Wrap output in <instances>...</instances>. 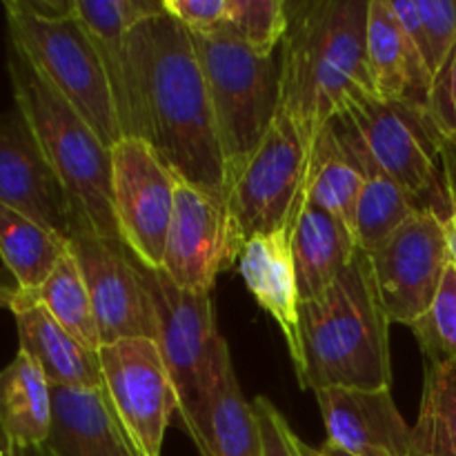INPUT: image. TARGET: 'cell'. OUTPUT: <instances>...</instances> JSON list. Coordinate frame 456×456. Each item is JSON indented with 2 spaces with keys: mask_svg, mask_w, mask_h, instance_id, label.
Returning a JSON list of instances; mask_svg holds the SVG:
<instances>
[{
  "mask_svg": "<svg viewBox=\"0 0 456 456\" xmlns=\"http://www.w3.org/2000/svg\"><path fill=\"white\" fill-rule=\"evenodd\" d=\"M303 456H316V452H314V450L310 448V445L303 444Z\"/></svg>",
  "mask_w": 456,
  "mask_h": 456,
  "instance_id": "41",
  "label": "cell"
},
{
  "mask_svg": "<svg viewBox=\"0 0 456 456\" xmlns=\"http://www.w3.org/2000/svg\"><path fill=\"white\" fill-rule=\"evenodd\" d=\"M0 456H36L34 450H25L20 445L12 444V441H4L0 436Z\"/></svg>",
  "mask_w": 456,
  "mask_h": 456,
  "instance_id": "39",
  "label": "cell"
},
{
  "mask_svg": "<svg viewBox=\"0 0 456 456\" xmlns=\"http://www.w3.org/2000/svg\"><path fill=\"white\" fill-rule=\"evenodd\" d=\"M330 444L354 456H410L412 428L396 410L390 387L316 390Z\"/></svg>",
  "mask_w": 456,
  "mask_h": 456,
  "instance_id": "16",
  "label": "cell"
},
{
  "mask_svg": "<svg viewBox=\"0 0 456 456\" xmlns=\"http://www.w3.org/2000/svg\"><path fill=\"white\" fill-rule=\"evenodd\" d=\"M337 129V127H334ZM341 136V134H338ZM343 138V136H341ZM346 142V138H343ZM347 145V142H346ZM363 169V187H361L359 200L354 209V239L361 252L370 254L381 248L399 227H403L410 218L421 209L412 203L408 194L383 174L377 165L370 163L363 154L347 145Z\"/></svg>",
  "mask_w": 456,
  "mask_h": 456,
  "instance_id": "26",
  "label": "cell"
},
{
  "mask_svg": "<svg viewBox=\"0 0 456 456\" xmlns=\"http://www.w3.org/2000/svg\"><path fill=\"white\" fill-rule=\"evenodd\" d=\"M142 276L156 312V346L176 392V412L185 421L199 403L227 343L218 332L212 292L178 288L165 272L142 267Z\"/></svg>",
  "mask_w": 456,
  "mask_h": 456,
  "instance_id": "9",
  "label": "cell"
},
{
  "mask_svg": "<svg viewBox=\"0 0 456 456\" xmlns=\"http://www.w3.org/2000/svg\"><path fill=\"white\" fill-rule=\"evenodd\" d=\"M330 123L347 145L392 178L419 209H430L444 221L454 208L445 190L439 160V134L426 111L405 102L356 96Z\"/></svg>",
  "mask_w": 456,
  "mask_h": 456,
  "instance_id": "6",
  "label": "cell"
},
{
  "mask_svg": "<svg viewBox=\"0 0 456 456\" xmlns=\"http://www.w3.org/2000/svg\"><path fill=\"white\" fill-rule=\"evenodd\" d=\"M123 136L145 141L181 181L225 200L227 174L191 34L165 9L134 27L114 85Z\"/></svg>",
  "mask_w": 456,
  "mask_h": 456,
  "instance_id": "1",
  "label": "cell"
},
{
  "mask_svg": "<svg viewBox=\"0 0 456 456\" xmlns=\"http://www.w3.org/2000/svg\"><path fill=\"white\" fill-rule=\"evenodd\" d=\"M69 12L101 52L110 71L111 85L120 76L125 43L129 31L147 18L163 12V3L154 0H71Z\"/></svg>",
  "mask_w": 456,
  "mask_h": 456,
  "instance_id": "27",
  "label": "cell"
},
{
  "mask_svg": "<svg viewBox=\"0 0 456 456\" xmlns=\"http://www.w3.org/2000/svg\"><path fill=\"white\" fill-rule=\"evenodd\" d=\"M310 154L312 142L279 110L256 151L227 178L225 203L239 256L254 236L294 230L305 203Z\"/></svg>",
  "mask_w": 456,
  "mask_h": 456,
  "instance_id": "8",
  "label": "cell"
},
{
  "mask_svg": "<svg viewBox=\"0 0 456 456\" xmlns=\"http://www.w3.org/2000/svg\"><path fill=\"white\" fill-rule=\"evenodd\" d=\"M445 234H448V248H450V256H452V263L456 265V208L452 212V216L445 221Z\"/></svg>",
  "mask_w": 456,
  "mask_h": 456,
  "instance_id": "38",
  "label": "cell"
},
{
  "mask_svg": "<svg viewBox=\"0 0 456 456\" xmlns=\"http://www.w3.org/2000/svg\"><path fill=\"white\" fill-rule=\"evenodd\" d=\"M227 178L256 151L281 102V71L274 56H261L230 36H194Z\"/></svg>",
  "mask_w": 456,
  "mask_h": 456,
  "instance_id": "7",
  "label": "cell"
},
{
  "mask_svg": "<svg viewBox=\"0 0 456 456\" xmlns=\"http://www.w3.org/2000/svg\"><path fill=\"white\" fill-rule=\"evenodd\" d=\"M239 272L258 305L276 321L294 368L301 361V297L292 256V232L254 236L239 256Z\"/></svg>",
  "mask_w": 456,
  "mask_h": 456,
  "instance_id": "19",
  "label": "cell"
},
{
  "mask_svg": "<svg viewBox=\"0 0 456 456\" xmlns=\"http://www.w3.org/2000/svg\"><path fill=\"white\" fill-rule=\"evenodd\" d=\"M34 454H36V456H38V452H36V450H34Z\"/></svg>",
  "mask_w": 456,
  "mask_h": 456,
  "instance_id": "42",
  "label": "cell"
},
{
  "mask_svg": "<svg viewBox=\"0 0 456 456\" xmlns=\"http://www.w3.org/2000/svg\"><path fill=\"white\" fill-rule=\"evenodd\" d=\"M0 203L69 240L74 209L16 107L0 114Z\"/></svg>",
  "mask_w": 456,
  "mask_h": 456,
  "instance_id": "15",
  "label": "cell"
},
{
  "mask_svg": "<svg viewBox=\"0 0 456 456\" xmlns=\"http://www.w3.org/2000/svg\"><path fill=\"white\" fill-rule=\"evenodd\" d=\"M52 430V386L27 352L18 350L0 370V436L25 450H40Z\"/></svg>",
  "mask_w": 456,
  "mask_h": 456,
  "instance_id": "23",
  "label": "cell"
},
{
  "mask_svg": "<svg viewBox=\"0 0 456 456\" xmlns=\"http://www.w3.org/2000/svg\"><path fill=\"white\" fill-rule=\"evenodd\" d=\"M363 169L332 123L316 136L307 169L305 200L328 209L354 232V209L363 187Z\"/></svg>",
  "mask_w": 456,
  "mask_h": 456,
  "instance_id": "24",
  "label": "cell"
},
{
  "mask_svg": "<svg viewBox=\"0 0 456 456\" xmlns=\"http://www.w3.org/2000/svg\"><path fill=\"white\" fill-rule=\"evenodd\" d=\"M165 13L194 36H223L230 0H163Z\"/></svg>",
  "mask_w": 456,
  "mask_h": 456,
  "instance_id": "34",
  "label": "cell"
},
{
  "mask_svg": "<svg viewBox=\"0 0 456 456\" xmlns=\"http://www.w3.org/2000/svg\"><path fill=\"white\" fill-rule=\"evenodd\" d=\"M450 261L445 221L430 209L414 214L370 254L374 283L390 323L410 328L426 314Z\"/></svg>",
  "mask_w": 456,
  "mask_h": 456,
  "instance_id": "13",
  "label": "cell"
},
{
  "mask_svg": "<svg viewBox=\"0 0 456 456\" xmlns=\"http://www.w3.org/2000/svg\"><path fill=\"white\" fill-rule=\"evenodd\" d=\"M69 249V240L0 203V258L22 292H36Z\"/></svg>",
  "mask_w": 456,
  "mask_h": 456,
  "instance_id": "25",
  "label": "cell"
},
{
  "mask_svg": "<svg viewBox=\"0 0 456 456\" xmlns=\"http://www.w3.org/2000/svg\"><path fill=\"white\" fill-rule=\"evenodd\" d=\"M439 160L450 203L456 208V134L439 136Z\"/></svg>",
  "mask_w": 456,
  "mask_h": 456,
  "instance_id": "36",
  "label": "cell"
},
{
  "mask_svg": "<svg viewBox=\"0 0 456 456\" xmlns=\"http://www.w3.org/2000/svg\"><path fill=\"white\" fill-rule=\"evenodd\" d=\"M183 426L203 456H263L254 405L236 381L230 347Z\"/></svg>",
  "mask_w": 456,
  "mask_h": 456,
  "instance_id": "17",
  "label": "cell"
},
{
  "mask_svg": "<svg viewBox=\"0 0 456 456\" xmlns=\"http://www.w3.org/2000/svg\"><path fill=\"white\" fill-rule=\"evenodd\" d=\"M69 252L80 267L102 346L123 338L156 341V312L142 265L123 243L98 236L92 227L74 221Z\"/></svg>",
  "mask_w": 456,
  "mask_h": 456,
  "instance_id": "12",
  "label": "cell"
},
{
  "mask_svg": "<svg viewBox=\"0 0 456 456\" xmlns=\"http://www.w3.org/2000/svg\"><path fill=\"white\" fill-rule=\"evenodd\" d=\"M236 261L225 200L178 178L165 243V274L183 289L212 292L218 274Z\"/></svg>",
  "mask_w": 456,
  "mask_h": 456,
  "instance_id": "14",
  "label": "cell"
},
{
  "mask_svg": "<svg viewBox=\"0 0 456 456\" xmlns=\"http://www.w3.org/2000/svg\"><path fill=\"white\" fill-rule=\"evenodd\" d=\"M20 350L43 370L52 387H102L98 352L71 337L31 292L18 289L12 305Z\"/></svg>",
  "mask_w": 456,
  "mask_h": 456,
  "instance_id": "20",
  "label": "cell"
},
{
  "mask_svg": "<svg viewBox=\"0 0 456 456\" xmlns=\"http://www.w3.org/2000/svg\"><path fill=\"white\" fill-rule=\"evenodd\" d=\"M102 390L132 456H160L176 392L156 341L123 338L98 350Z\"/></svg>",
  "mask_w": 456,
  "mask_h": 456,
  "instance_id": "10",
  "label": "cell"
},
{
  "mask_svg": "<svg viewBox=\"0 0 456 456\" xmlns=\"http://www.w3.org/2000/svg\"><path fill=\"white\" fill-rule=\"evenodd\" d=\"M16 294H18V285H9L7 281L0 279V307H4V310H12Z\"/></svg>",
  "mask_w": 456,
  "mask_h": 456,
  "instance_id": "37",
  "label": "cell"
},
{
  "mask_svg": "<svg viewBox=\"0 0 456 456\" xmlns=\"http://www.w3.org/2000/svg\"><path fill=\"white\" fill-rule=\"evenodd\" d=\"M417 9L430 49V71L435 76L456 45V0H417Z\"/></svg>",
  "mask_w": 456,
  "mask_h": 456,
  "instance_id": "32",
  "label": "cell"
},
{
  "mask_svg": "<svg viewBox=\"0 0 456 456\" xmlns=\"http://www.w3.org/2000/svg\"><path fill=\"white\" fill-rule=\"evenodd\" d=\"M178 176L145 141L123 136L111 147V191L120 243L145 270L163 272Z\"/></svg>",
  "mask_w": 456,
  "mask_h": 456,
  "instance_id": "11",
  "label": "cell"
},
{
  "mask_svg": "<svg viewBox=\"0 0 456 456\" xmlns=\"http://www.w3.org/2000/svg\"><path fill=\"white\" fill-rule=\"evenodd\" d=\"M252 405L261 430L263 456H303V441L294 435L281 410L267 396H256Z\"/></svg>",
  "mask_w": 456,
  "mask_h": 456,
  "instance_id": "35",
  "label": "cell"
},
{
  "mask_svg": "<svg viewBox=\"0 0 456 456\" xmlns=\"http://www.w3.org/2000/svg\"><path fill=\"white\" fill-rule=\"evenodd\" d=\"M7 69L16 110L25 116L61 181L74 209V221L85 223L102 239L120 243L111 191V147L12 43Z\"/></svg>",
  "mask_w": 456,
  "mask_h": 456,
  "instance_id": "4",
  "label": "cell"
},
{
  "mask_svg": "<svg viewBox=\"0 0 456 456\" xmlns=\"http://www.w3.org/2000/svg\"><path fill=\"white\" fill-rule=\"evenodd\" d=\"M356 252L359 245L350 225L305 200L292 230V256L301 303L323 297Z\"/></svg>",
  "mask_w": 456,
  "mask_h": 456,
  "instance_id": "22",
  "label": "cell"
},
{
  "mask_svg": "<svg viewBox=\"0 0 456 456\" xmlns=\"http://www.w3.org/2000/svg\"><path fill=\"white\" fill-rule=\"evenodd\" d=\"M370 0L288 3L281 43V102L314 145L321 129L356 96H374L365 53Z\"/></svg>",
  "mask_w": 456,
  "mask_h": 456,
  "instance_id": "2",
  "label": "cell"
},
{
  "mask_svg": "<svg viewBox=\"0 0 456 456\" xmlns=\"http://www.w3.org/2000/svg\"><path fill=\"white\" fill-rule=\"evenodd\" d=\"M38 456H132L102 387H52V430Z\"/></svg>",
  "mask_w": 456,
  "mask_h": 456,
  "instance_id": "21",
  "label": "cell"
},
{
  "mask_svg": "<svg viewBox=\"0 0 456 456\" xmlns=\"http://www.w3.org/2000/svg\"><path fill=\"white\" fill-rule=\"evenodd\" d=\"M9 43L83 116L107 147L123 138L114 85L101 52L69 3L7 0Z\"/></svg>",
  "mask_w": 456,
  "mask_h": 456,
  "instance_id": "5",
  "label": "cell"
},
{
  "mask_svg": "<svg viewBox=\"0 0 456 456\" xmlns=\"http://www.w3.org/2000/svg\"><path fill=\"white\" fill-rule=\"evenodd\" d=\"M365 53L374 98L426 110L432 71L392 12L390 0H370Z\"/></svg>",
  "mask_w": 456,
  "mask_h": 456,
  "instance_id": "18",
  "label": "cell"
},
{
  "mask_svg": "<svg viewBox=\"0 0 456 456\" xmlns=\"http://www.w3.org/2000/svg\"><path fill=\"white\" fill-rule=\"evenodd\" d=\"M314 452H316V456H354V454L346 452V450H343V448H338V445L330 444V441H325L323 448L314 450Z\"/></svg>",
  "mask_w": 456,
  "mask_h": 456,
  "instance_id": "40",
  "label": "cell"
},
{
  "mask_svg": "<svg viewBox=\"0 0 456 456\" xmlns=\"http://www.w3.org/2000/svg\"><path fill=\"white\" fill-rule=\"evenodd\" d=\"M410 456H456V361L428 363Z\"/></svg>",
  "mask_w": 456,
  "mask_h": 456,
  "instance_id": "28",
  "label": "cell"
},
{
  "mask_svg": "<svg viewBox=\"0 0 456 456\" xmlns=\"http://www.w3.org/2000/svg\"><path fill=\"white\" fill-rule=\"evenodd\" d=\"M428 363L456 361V265L450 261L426 314L410 325Z\"/></svg>",
  "mask_w": 456,
  "mask_h": 456,
  "instance_id": "31",
  "label": "cell"
},
{
  "mask_svg": "<svg viewBox=\"0 0 456 456\" xmlns=\"http://www.w3.org/2000/svg\"><path fill=\"white\" fill-rule=\"evenodd\" d=\"M289 25L283 0H230L223 36L239 40L261 56H274Z\"/></svg>",
  "mask_w": 456,
  "mask_h": 456,
  "instance_id": "30",
  "label": "cell"
},
{
  "mask_svg": "<svg viewBox=\"0 0 456 456\" xmlns=\"http://www.w3.org/2000/svg\"><path fill=\"white\" fill-rule=\"evenodd\" d=\"M423 111L439 136L456 134V45L432 76L430 96Z\"/></svg>",
  "mask_w": 456,
  "mask_h": 456,
  "instance_id": "33",
  "label": "cell"
},
{
  "mask_svg": "<svg viewBox=\"0 0 456 456\" xmlns=\"http://www.w3.org/2000/svg\"><path fill=\"white\" fill-rule=\"evenodd\" d=\"M31 294L71 337L78 338L89 350H101L102 343L101 334H98L96 316H94L92 298H89L78 263L69 249L61 258V263L53 267L49 279L40 285V289Z\"/></svg>",
  "mask_w": 456,
  "mask_h": 456,
  "instance_id": "29",
  "label": "cell"
},
{
  "mask_svg": "<svg viewBox=\"0 0 456 456\" xmlns=\"http://www.w3.org/2000/svg\"><path fill=\"white\" fill-rule=\"evenodd\" d=\"M298 319L301 361L297 377L303 390H383L392 386L390 319L368 254L359 249L323 297L301 303Z\"/></svg>",
  "mask_w": 456,
  "mask_h": 456,
  "instance_id": "3",
  "label": "cell"
}]
</instances>
